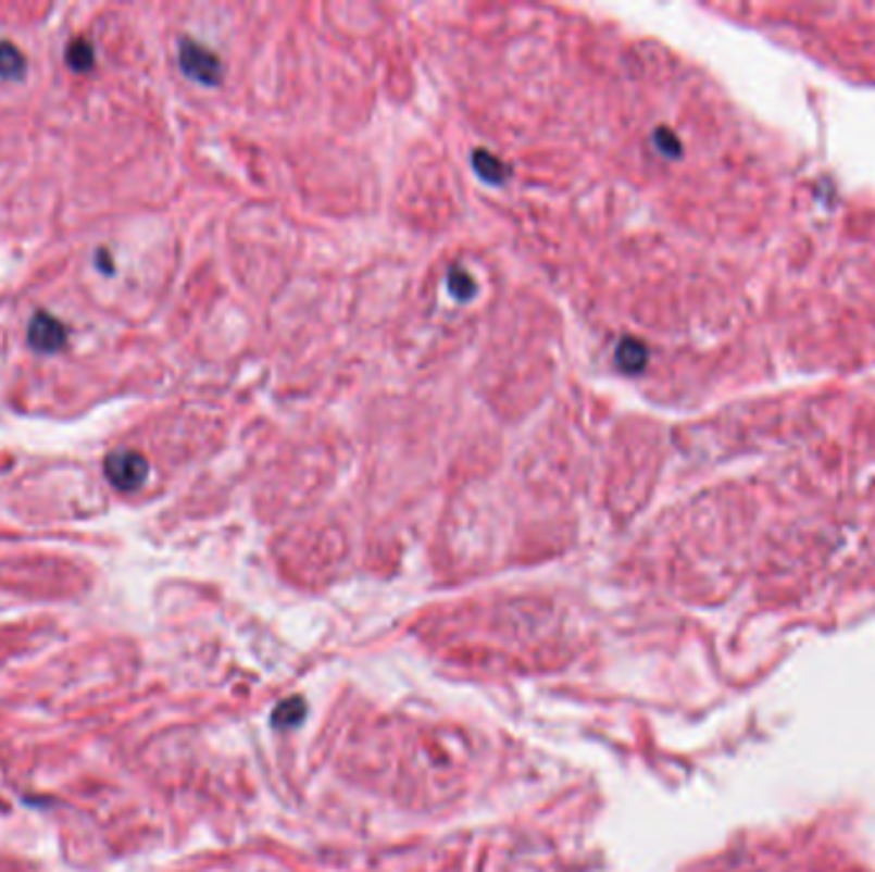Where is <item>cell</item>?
Masks as SVG:
<instances>
[{"instance_id": "cell-4", "label": "cell", "mask_w": 875, "mask_h": 872, "mask_svg": "<svg viewBox=\"0 0 875 872\" xmlns=\"http://www.w3.org/2000/svg\"><path fill=\"white\" fill-rule=\"evenodd\" d=\"M26 75V57L11 41H0V77L21 79Z\"/></svg>"}, {"instance_id": "cell-3", "label": "cell", "mask_w": 875, "mask_h": 872, "mask_svg": "<svg viewBox=\"0 0 875 872\" xmlns=\"http://www.w3.org/2000/svg\"><path fill=\"white\" fill-rule=\"evenodd\" d=\"M28 344L39 353H60L67 346V328L49 312H34L28 323Z\"/></svg>"}, {"instance_id": "cell-2", "label": "cell", "mask_w": 875, "mask_h": 872, "mask_svg": "<svg viewBox=\"0 0 875 872\" xmlns=\"http://www.w3.org/2000/svg\"><path fill=\"white\" fill-rule=\"evenodd\" d=\"M179 67L187 77L198 79L200 85H218L221 79V60L211 49L192 39L179 41Z\"/></svg>"}, {"instance_id": "cell-1", "label": "cell", "mask_w": 875, "mask_h": 872, "mask_svg": "<svg viewBox=\"0 0 875 872\" xmlns=\"http://www.w3.org/2000/svg\"><path fill=\"white\" fill-rule=\"evenodd\" d=\"M149 476V461L136 450H115L105 456V478L118 491H136Z\"/></svg>"}, {"instance_id": "cell-7", "label": "cell", "mask_w": 875, "mask_h": 872, "mask_svg": "<svg viewBox=\"0 0 875 872\" xmlns=\"http://www.w3.org/2000/svg\"><path fill=\"white\" fill-rule=\"evenodd\" d=\"M474 164H476V172H479L482 177L489 182H502L510 174L508 170H504V164L491 154H487V151H476Z\"/></svg>"}, {"instance_id": "cell-6", "label": "cell", "mask_w": 875, "mask_h": 872, "mask_svg": "<svg viewBox=\"0 0 875 872\" xmlns=\"http://www.w3.org/2000/svg\"><path fill=\"white\" fill-rule=\"evenodd\" d=\"M67 64L75 72H88L96 64V49L88 39H72L67 47Z\"/></svg>"}, {"instance_id": "cell-9", "label": "cell", "mask_w": 875, "mask_h": 872, "mask_svg": "<svg viewBox=\"0 0 875 872\" xmlns=\"http://www.w3.org/2000/svg\"><path fill=\"white\" fill-rule=\"evenodd\" d=\"M305 717V703H302L300 699H289V701H285V703H279V709L274 711V724H279V726H292V724H298L300 719Z\"/></svg>"}, {"instance_id": "cell-5", "label": "cell", "mask_w": 875, "mask_h": 872, "mask_svg": "<svg viewBox=\"0 0 875 872\" xmlns=\"http://www.w3.org/2000/svg\"><path fill=\"white\" fill-rule=\"evenodd\" d=\"M646 346L635 338H625L617 348V363L622 366V372L627 374H638L646 366Z\"/></svg>"}, {"instance_id": "cell-8", "label": "cell", "mask_w": 875, "mask_h": 872, "mask_svg": "<svg viewBox=\"0 0 875 872\" xmlns=\"http://www.w3.org/2000/svg\"><path fill=\"white\" fill-rule=\"evenodd\" d=\"M448 287H451V295L459 297V300H472L476 292L472 274H468L466 269H451V274H448Z\"/></svg>"}]
</instances>
